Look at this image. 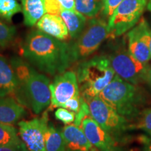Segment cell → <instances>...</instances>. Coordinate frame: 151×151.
Segmentation results:
<instances>
[{
	"mask_svg": "<svg viewBox=\"0 0 151 151\" xmlns=\"http://www.w3.org/2000/svg\"><path fill=\"white\" fill-rule=\"evenodd\" d=\"M21 53L34 67L52 76L65 72L71 65L69 43L39 29L27 34Z\"/></svg>",
	"mask_w": 151,
	"mask_h": 151,
	"instance_id": "6da1fadb",
	"label": "cell"
},
{
	"mask_svg": "<svg viewBox=\"0 0 151 151\" xmlns=\"http://www.w3.org/2000/svg\"><path fill=\"white\" fill-rule=\"evenodd\" d=\"M98 96L131 124L147 108L148 97L144 90L116 74Z\"/></svg>",
	"mask_w": 151,
	"mask_h": 151,
	"instance_id": "7a4b0ae2",
	"label": "cell"
},
{
	"mask_svg": "<svg viewBox=\"0 0 151 151\" xmlns=\"http://www.w3.org/2000/svg\"><path fill=\"white\" fill-rule=\"evenodd\" d=\"M75 73L84 99L99 95L116 75L106 55H95L79 62Z\"/></svg>",
	"mask_w": 151,
	"mask_h": 151,
	"instance_id": "3957f363",
	"label": "cell"
},
{
	"mask_svg": "<svg viewBox=\"0 0 151 151\" xmlns=\"http://www.w3.org/2000/svg\"><path fill=\"white\" fill-rule=\"evenodd\" d=\"M106 55L115 73L123 80L134 85L148 83V65L134 58L126 48L124 40L111 43Z\"/></svg>",
	"mask_w": 151,
	"mask_h": 151,
	"instance_id": "277c9868",
	"label": "cell"
},
{
	"mask_svg": "<svg viewBox=\"0 0 151 151\" xmlns=\"http://www.w3.org/2000/svg\"><path fill=\"white\" fill-rule=\"evenodd\" d=\"M109 37L108 23L103 18H93L87 22L81 35L69 43L71 65L88 59Z\"/></svg>",
	"mask_w": 151,
	"mask_h": 151,
	"instance_id": "5b68a950",
	"label": "cell"
},
{
	"mask_svg": "<svg viewBox=\"0 0 151 151\" xmlns=\"http://www.w3.org/2000/svg\"><path fill=\"white\" fill-rule=\"evenodd\" d=\"M50 79L46 75L36 71L27 81L18 85L13 97L22 106L39 114L50 104Z\"/></svg>",
	"mask_w": 151,
	"mask_h": 151,
	"instance_id": "8992f818",
	"label": "cell"
},
{
	"mask_svg": "<svg viewBox=\"0 0 151 151\" xmlns=\"http://www.w3.org/2000/svg\"><path fill=\"white\" fill-rule=\"evenodd\" d=\"M89 106L90 115L98 124L118 143L124 139V134L132 130V124L118 114L99 96L85 99Z\"/></svg>",
	"mask_w": 151,
	"mask_h": 151,
	"instance_id": "52a82bcc",
	"label": "cell"
},
{
	"mask_svg": "<svg viewBox=\"0 0 151 151\" xmlns=\"http://www.w3.org/2000/svg\"><path fill=\"white\" fill-rule=\"evenodd\" d=\"M148 2V0H123L109 18V37L116 39L135 27Z\"/></svg>",
	"mask_w": 151,
	"mask_h": 151,
	"instance_id": "ba28073f",
	"label": "cell"
},
{
	"mask_svg": "<svg viewBox=\"0 0 151 151\" xmlns=\"http://www.w3.org/2000/svg\"><path fill=\"white\" fill-rule=\"evenodd\" d=\"M48 122L47 113L40 118L22 120L18 123V134L29 151H47L45 131Z\"/></svg>",
	"mask_w": 151,
	"mask_h": 151,
	"instance_id": "9c48e42d",
	"label": "cell"
},
{
	"mask_svg": "<svg viewBox=\"0 0 151 151\" xmlns=\"http://www.w3.org/2000/svg\"><path fill=\"white\" fill-rule=\"evenodd\" d=\"M51 101L50 109L60 108L68 100L81 94L76 74L73 71H66L56 76L50 84Z\"/></svg>",
	"mask_w": 151,
	"mask_h": 151,
	"instance_id": "30bf717a",
	"label": "cell"
},
{
	"mask_svg": "<svg viewBox=\"0 0 151 151\" xmlns=\"http://www.w3.org/2000/svg\"><path fill=\"white\" fill-rule=\"evenodd\" d=\"M80 128L98 151H120L118 141L106 132L91 115L85 117Z\"/></svg>",
	"mask_w": 151,
	"mask_h": 151,
	"instance_id": "8fae6325",
	"label": "cell"
},
{
	"mask_svg": "<svg viewBox=\"0 0 151 151\" xmlns=\"http://www.w3.org/2000/svg\"><path fill=\"white\" fill-rule=\"evenodd\" d=\"M65 143V151H98L81 128L74 124H68L61 129Z\"/></svg>",
	"mask_w": 151,
	"mask_h": 151,
	"instance_id": "7c38bea8",
	"label": "cell"
},
{
	"mask_svg": "<svg viewBox=\"0 0 151 151\" xmlns=\"http://www.w3.org/2000/svg\"><path fill=\"white\" fill-rule=\"evenodd\" d=\"M127 48L130 53L141 63L148 65L151 60L148 46L141 35L139 24L130 29L127 34Z\"/></svg>",
	"mask_w": 151,
	"mask_h": 151,
	"instance_id": "4fadbf2b",
	"label": "cell"
},
{
	"mask_svg": "<svg viewBox=\"0 0 151 151\" xmlns=\"http://www.w3.org/2000/svg\"><path fill=\"white\" fill-rule=\"evenodd\" d=\"M38 29L60 41L67 40L69 34L65 21L59 15L46 14L37 23Z\"/></svg>",
	"mask_w": 151,
	"mask_h": 151,
	"instance_id": "5bb4252c",
	"label": "cell"
},
{
	"mask_svg": "<svg viewBox=\"0 0 151 151\" xmlns=\"http://www.w3.org/2000/svg\"><path fill=\"white\" fill-rule=\"evenodd\" d=\"M26 114L24 106L14 97H0V124L13 125Z\"/></svg>",
	"mask_w": 151,
	"mask_h": 151,
	"instance_id": "9a60e30c",
	"label": "cell"
},
{
	"mask_svg": "<svg viewBox=\"0 0 151 151\" xmlns=\"http://www.w3.org/2000/svg\"><path fill=\"white\" fill-rule=\"evenodd\" d=\"M18 87L16 74L10 62L0 55V97L13 96Z\"/></svg>",
	"mask_w": 151,
	"mask_h": 151,
	"instance_id": "2e32d148",
	"label": "cell"
},
{
	"mask_svg": "<svg viewBox=\"0 0 151 151\" xmlns=\"http://www.w3.org/2000/svg\"><path fill=\"white\" fill-rule=\"evenodd\" d=\"M24 24L32 27L46 14L45 0H21Z\"/></svg>",
	"mask_w": 151,
	"mask_h": 151,
	"instance_id": "e0dca14e",
	"label": "cell"
},
{
	"mask_svg": "<svg viewBox=\"0 0 151 151\" xmlns=\"http://www.w3.org/2000/svg\"><path fill=\"white\" fill-rule=\"evenodd\" d=\"M60 16L67 25L69 36L71 39H77L83 31L87 24V19L83 15L76 11L63 9L60 13Z\"/></svg>",
	"mask_w": 151,
	"mask_h": 151,
	"instance_id": "ac0fdd59",
	"label": "cell"
},
{
	"mask_svg": "<svg viewBox=\"0 0 151 151\" xmlns=\"http://www.w3.org/2000/svg\"><path fill=\"white\" fill-rule=\"evenodd\" d=\"M45 145L47 151H65V143L61 130L48 121L45 131Z\"/></svg>",
	"mask_w": 151,
	"mask_h": 151,
	"instance_id": "d6986e66",
	"label": "cell"
},
{
	"mask_svg": "<svg viewBox=\"0 0 151 151\" xmlns=\"http://www.w3.org/2000/svg\"><path fill=\"white\" fill-rule=\"evenodd\" d=\"M75 9L85 17L95 18L102 9L101 0H75Z\"/></svg>",
	"mask_w": 151,
	"mask_h": 151,
	"instance_id": "ffe728a7",
	"label": "cell"
},
{
	"mask_svg": "<svg viewBox=\"0 0 151 151\" xmlns=\"http://www.w3.org/2000/svg\"><path fill=\"white\" fill-rule=\"evenodd\" d=\"M22 141L18 131L14 126L0 124V146L17 144Z\"/></svg>",
	"mask_w": 151,
	"mask_h": 151,
	"instance_id": "44dd1931",
	"label": "cell"
},
{
	"mask_svg": "<svg viewBox=\"0 0 151 151\" xmlns=\"http://www.w3.org/2000/svg\"><path fill=\"white\" fill-rule=\"evenodd\" d=\"M22 11L17 0H0V19L11 22L13 16Z\"/></svg>",
	"mask_w": 151,
	"mask_h": 151,
	"instance_id": "7402d4cb",
	"label": "cell"
},
{
	"mask_svg": "<svg viewBox=\"0 0 151 151\" xmlns=\"http://www.w3.org/2000/svg\"><path fill=\"white\" fill-rule=\"evenodd\" d=\"M16 32L15 26L6 23L0 19V48L10 46L15 40Z\"/></svg>",
	"mask_w": 151,
	"mask_h": 151,
	"instance_id": "603a6c76",
	"label": "cell"
},
{
	"mask_svg": "<svg viewBox=\"0 0 151 151\" xmlns=\"http://www.w3.org/2000/svg\"><path fill=\"white\" fill-rule=\"evenodd\" d=\"M132 129H141L151 137V106L141 111L132 123Z\"/></svg>",
	"mask_w": 151,
	"mask_h": 151,
	"instance_id": "cb8c5ba5",
	"label": "cell"
},
{
	"mask_svg": "<svg viewBox=\"0 0 151 151\" xmlns=\"http://www.w3.org/2000/svg\"><path fill=\"white\" fill-rule=\"evenodd\" d=\"M55 117L57 120L62 122L64 124H71L73 122H74L76 113L62 107H60L55 112Z\"/></svg>",
	"mask_w": 151,
	"mask_h": 151,
	"instance_id": "d4e9b609",
	"label": "cell"
},
{
	"mask_svg": "<svg viewBox=\"0 0 151 151\" xmlns=\"http://www.w3.org/2000/svg\"><path fill=\"white\" fill-rule=\"evenodd\" d=\"M76 113V118L73 124L76 125L77 127H81V123H82L83 120L85 117L88 116V115H90L89 106H88V103L86 102V101L82 95H81V103L80 109H79L78 112Z\"/></svg>",
	"mask_w": 151,
	"mask_h": 151,
	"instance_id": "484cf974",
	"label": "cell"
},
{
	"mask_svg": "<svg viewBox=\"0 0 151 151\" xmlns=\"http://www.w3.org/2000/svg\"><path fill=\"white\" fill-rule=\"evenodd\" d=\"M123 0H101L104 16L109 18Z\"/></svg>",
	"mask_w": 151,
	"mask_h": 151,
	"instance_id": "4316f807",
	"label": "cell"
},
{
	"mask_svg": "<svg viewBox=\"0 0 151 151\" xmlns=\"http://www.w3.org/2000/svg\"><path fill=\"white\" fill-rule=\"evenodd\" d=\"M138 24L140 26L141 35L148 45L151 55V28H150L148 23L144 18H141Z\"/></svg>",
	"mask_w": 151,
	"mask_h": 151,
	"instance_id": "83f0119b",
	"label": "cell"
},
{
	"mask_svg": "<svg viewBox=\"0 0 151 151\" xmlns=\"http://www.w3.org/2000/svg\"><path fill=\"white\" fill-rule=\"evenodd\" d=\"M45 6L47 14L59 15L63 10L61 5L57 0H45Z\"/></svg>",
	"mask_w": 151,
	"mask_h": 151,
	"instance_id": "f1b7e54d",
	"label": "cell"
},
{
	"mask_svg": "<svg viewBox=\"0 0 151 151\" xmlns=\"http://www.w3.org/2000/svg\"><path fill=\"white\" fill-rule=\"evenodd\" d=\"M81 103V95L76 96L68 100L67 102L62 106V108H65L68 110L77 113L80 109Z\"/></svg>",
	"mask_w": 151,
	"mask_h": 151,
	"instance_id": "f546056e",
	"label": "cell"
},
{
	"mask_svg": "<svg viewBox=\"0 0 151 151\" xmlns=\"http://www.w3.org/2000/svg\"><path fill=\"white\" fill-rule=\"evenodd\" d=\"M0 151H29L25 144L22 142L9 146H0Z\"/></svg>",
	"mask_w": 151,
	"mask_h": 151,
	"instance_id": "4dcf8cb0",
	"label": "cell"
},
{
	"mask_svg": "<svg viewBox=\"0 0 151 151\" xmlns=\"http://www.w3.org/2000/svg\"><path fill=\"white\" fill-rule=\"evenodd\" d=\"M61 5L62 8L66 10L76 11L75 0H57Z\"/></svg>",
	"mask_w": 151,
	"mask_h": 151,
	"instance_id": "1f68e13d",
	"label": "cell"
},
{
	"mask_svg": "<svg viewBox=\"0 0 151 151\" xmlns=\"http://www.w3.org/2000/svg\"><path fill=\"white\" fill-rule=\"evenodd\" d=\"M142 141L143 143V151H151V137L150 138H143Z\"/></svg>",
	"mask_w": 151,
	"mask_h": 151,
	"instance_id": "d6a6232c",
	"label": "cell"
},
{
	"mask_svg": "<svg viewBox=\"0 0 151 151\" xmlns=\"http://www.w3.org/2000/svg\"><path fill=\"white\" fill-rule=\"evenodd\" d=\"M148 83L151 86V64L148 65Z\"/></svg>",
	"mask_w": 151,
	"mask_h": 151,
	"instance_id": "836d02e7",
	"label": "cell"
},
{
	"mask_svg": "<svg viewBox=\"0 0 151 151\" xmlns=\"http://www.w3.org/2000/svg\"><path fill=\"white\" fill-rule=\"evenodd\" d=\"M147 9L151 12V0H148V4H147Z\"/></svg>",
	"mask_w": 151,
	"mask_h": 151,
	"instance_id": "e575fe53",
	"label": "cell"
},
{
	"mask_svg": "<svg viewBox=\"0 0 151 151\" xmlns=\"http://www.w3.org/2000/svg\"><path fill=\"white\" fill-rule=\"evenodd\" d=\"M130 151H133V150H130Z\"/></svg>",
	"mask_w": 151,
	"mask_h": 151,
	"instance_id": "d590c367",
	"label": "cell"
}]
</instances>
